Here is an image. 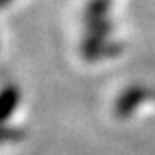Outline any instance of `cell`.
I'll use <instances>...</instances> for the list:
<instances>
[{
  "mask_svg": "<svg viewBox=\"0 0 155 155\" xmlns=\"http://www.w3.org/2000/svg\"><path fill=\"white\" fill-rule=\"evenodd\" d=\"M153 100L155 102V88L145 84H129L122 90L114 104V114L119 119H127L143 102Z\"/></svg>",
  "mask_w": 155,
  "mask_h": 155,
  "instance_id": "1",
  "label": "cell"
},
{
  "mask_svg": "<svg viewBox=\"0 0 155 155\" xmlns=\"http://www.w3.org/2000/svg\"><path fill=\"white\" fill-rule=\"evenodd\" d=\"M124 50H126V45L122 41L109 40V36H91V35H86L79 47L81 55L90 62L117 57Z\"/></svg>",
  "mask_w": 155,
  "mask_h": 155,
  "instance_id": "2",
  "label": "cell"
},
{
  "mask_svg": "<svg viewBox=\"0 0 155 155\" xmlns=\"http://www.w3.org/2000/svg\"><path fill=\"white\" fill-rule=\"evenodd\" d=\"M19 102H21L19 86L14 84V83L4 84L2 95H0V114H2V119H4V121H7V119L17 110Z\"/></svg>",
  "mask_w": 155,
  "mask_h": 155,
  "instance_id": "3",
  "label": "cell"
},
{
  "mask_svg": "<svg viewBox=\"0 0 155 155\" xmlns=\"http://www.w3.org/2000/svg\"><path fill=\"white\" fill-rule=\"evenodd\" d=\"M84 21V33L91 36H110V33L116 29L114 22L109 16L95 17V19H83Z\"/></svg>",
  "mask_w": 155,
  "mask_h": 155,
  "instance_id": "4",
  "label": "cell"
},
{
  "mask_svg": "<svg viewBox=\"0 0 155 155\" xmlns=\"http://www.w3.org/2000/svg\"><path fill=\"white\" fill-rule=\"evenodd\" d=\"M112 7V0H86L83 11V19H95V17L109 16Z\"/></svg>",
  "mask_w": 155,
  "mask_h": 155,
  "instance_id": "5",
  "label": "cell"
},
{
  "mask_svg": "<svg viewBox=\"0 0 155 155\" xmlns=\"http://www.w3.org/2000/svg\"><path fill=\"white\" fill-rule=\"evenodd\" d=\"M26 136V131L19 126H4L2 129V141L4 143H14Z\"/></svg>",
  "mask_w": 155,
  "mask_h": 155,
  "instance_id": "6",
  "label": "cell"
},
{
  "mask_svg": "<svg viewBox=\"0 0 155 155\" xmlns=\"http://www.w3.org/2000/svg\"><path fill=\"white\" fill-rule=\"evenodd\" d=\"M12 0H0V4H2V7H7L9 4H11Z\"/></svg>",
  "mask_w": 155,
  "mask_h": 155,
  "instance_id": "7",
  "label": "cell"
}]
</instances>
